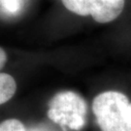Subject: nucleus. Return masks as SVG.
<instances>
[{"instance_id":"4","label":"nucleus","mask_w":131,"mask_h":131,"mask_svg":"<svg viewBox=\"0 0 131 131\" xmlns=\"http://www.w3.org/2000/svg\"><path fill=\"white\" fill-rule=\"evenodd\" d=\"M17 83L11 75L7 73L0 74V104L7 103L16 93Z\"/></svg>"},{"instance_id":"1","label":"nucleus","mask_w":131,"mask_h":131,"mask_svg":"<svg viewBox=\"0 0 131 131\" xmlns=\"http://www.w3.org/2000/svg\"><path fill=\"white\" fill-rule=\"evenodd\" d=\"M91 109L101 131H131V101L124 93L103 91L94 97Z\"/></svg>"},{"instance_id":"7","label":"nucleus","mask_w":131,"mask_h":131,"mask_svg":"<svg viewBox=\"0 0 131 131\" xmlns=\"http://www.w3.org/2000/svg\"><path fill=\"white\" fill-rule=\"evenodd\" d=\"M6 61H7V54H6L4 49L1 48L0 49V68L1 69H3V67L6 64Z\"/></svg>"},{"instance_id":"3","label":"nucleus","mask_w":131,"mask_h":131,"mask_svg":"<svg viewBox=\"0 0 131 131\" xmlns=\"http://www.w3.org/2000/svg\"><path fill=\"white\" fill-rule=\"evenodd\" d=\"M67 10L72 13L88 17L99 24L115 20L122 13L125 0H62Z\"/></svg>"},{"instance_id":"2","label":"nucleus","mask_w":131,"mask_h":131,"mask_svg":"<svg viewBox=\"0 0 131 131\" xmlns=\"http://www.w3.org/2000/svg\"><path fill=\"white\" fill-rule=\"evenodd\" d=\"M86 102L80 94L70 90L60 91L49 102L48 117L63 129L79 131L85 124Z\"/></svg>"},{"instance_id":"5","label":"nucleus","mask_w":131,"mask_h":131,"mask_svg":"<svg viewBox=\"0 0 131 131\" xmlns=\"http://www.w3.org/2000/svg\"><path fill=\"white\" fill-rule=\"evenodd\" d=\"M0 131H26L23 122L17 118H8L1 122Z\"/></svg>"},{"instance_id":"6","label":"nucleus","mask_w":131,"mask_h":131,"mask_svg":"<svg viewBox=\"0 0 131 131\" xmlns=\"http://www.w3.org/2000/svg\"><path fill=\"white\" fill-rule=\"evenodd\" d=\"M2 12L8 15H16L21 8L23 0H0Z\"/></svg>"}]
</instances>
